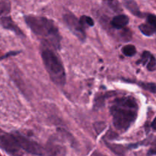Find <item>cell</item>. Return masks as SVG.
Segmentation results:
<instances>
[{"label":"cell","mask_w":156,"mask_h":156,"mask_svg":"<svg viewBox=\"0 0 156 156\" xmlns=\"http://www.w3.org/2000/svg\"><path fill=\"white\" fill-rule=\"evenodd\" d=\"M1 24L4 28L7 29V30H10L13 31L14 33L16 34L18 36L21 37H25L24 33L21 31V29L16 25L15 22L13 21L12 18H11L9 15H2L1 16Z\"/></svg>","instance_id":"obj_7"},{"label":"cell","mask_w":156,"mask_h":156,"mask_svg":"<svg viewBox=\"0 0 156 156\" xmlns=\"http://www.w3.org/2000/svg\"><path fill=\"white\" fill-rule=\"evenodd\" d=\"M41 57L50 79L58 86H63L66 76L63 65L57 54L52 49L44 47L41 51Z\"/></svg>","instance_id":"obj_3"},{"label":"cell","mask_w":156,"mask_h":156,"mask_svg":"<svg viewBox=\"0 0 156 156\" xmlns=\"http://www.w3.org/2000/svg\"><path fill=\"white\" fill-rule=\"evenodd\" d=\"M137 63L146 66V68L149 71H154L156 69V59L155 56L149 51L143 52L141 59L139 60Z\"/></svg>","instance_id":"obj_9"},{"label":"cell","mask_w":156,"mask_h":156,"mask_svg":"<svg viewBox=\"0 0 156 156\" xmlns=\"http://www.w3.org/2000/svg\"><path fill=\"white\" fill-rule=\"evenodd\" d=\"M63 21L69 30L79 38L80 41H84L85 40V30L84 27L81 24L80 21L72 13H66L63 16Z\"/></svg>","instance_id":"obj_6"},{"label":"cell","mask_w":156,"mask_h":156,"mask_svg":"<svg viewBox=\"0 0 156 156\" xmlns=\"http://www.w3.org/2000/svg\"><path fill=\"white\" fill-rule=\"evenodd\" d=\"M14 137L19 144L20 147L28 153L34 155L43 156L45 155V149L36 142L27 139V137L21 135L20 133H13Z\"/></svg>","instance_id":"obj_4"},{"label":"cell","mask_w":156,"mask_h":156,"mask_svg":"<svg viewBox=\"0 0 156 156\" xmlns=\"http://www.w3.org/2000/svg\"><path fill=\"white\" fill-rule=\"evenodd\" d=\"M24 21L36 36L56 49L60 48L61 36L56 24L45 17L26 15Z\"/></svg>","instance_id":"obj_2"},{"label":"cell","mask_w":156,"mask_h":156,"mask_svg":"<svg viewBox=\"0 0 156 156\" xmlns=\"http://www.w3.org/2000/svg\"><path fill=\"white\" fill-rule=\"evenodd\" d=\"M139 28H140V31L143 34L146 36H152L154 34L156 33V27L155 26H154L153 24H151V23L146 21V23H143V24H140L139 26Z\"/></svg>","instance_id":"obj_12"},{"label":"cell","mask_w":156,"mask_h":156,"mask_svg":"<svg viewBox=\"0 0 156 156\" xmlns=\"http://www.w3.org/2000/svg\"><path fill=\"white\" fill-rule=\"evenodd\" d=\"M124 5L133 15H136L137 17H140V18H143V17L146 16L147 14H143V12H140V9L138 7V5L136 4V2L134 1H126L124 2Z\"/></svg>","instance_id":"obj_11"},{"label":"cell","mask_w":156,"mask_h":156,"mask_svg":"<svg viewBox=\"0 0 156 156\" xmlns=\"http://www.w3.org/2000/svg\"><path fill=\"white\" fill-rule=\"evenodd\" d=\"M139 105L133 97L117 98L110 107L114 127L121 132L127 130L136 121Z\"/></svg>","instance_id":"obj_1"},{"label":"cell","mask_w":156,"mask_h":156,"mask_svg":"<svg viewBox=\"0 0 156 156\" xmlns=\"http://www.w3.org/2000/svg\"><path fill=\"white\" fill-rule=\"evenodd\" d=\"M1 147L12 156H21V152L19 144L13 134L2 133L1 135Z\"/></svg>","instance_id":"obj_5"},{"label":"cell","mask_w":156,"mask_h":156,"mask_svg":"<svg viewBox=\"0 0 156 156\" xmlns=\"http://www.w3.org/2000/svg\"><path fill=\"white\" fill-rule=\"evenodd\" d=\"M48 156H65L66 149L62 145L59 144L56 140H50L47 146Z\"/></svg>","instance_id":"obj_8"},{"label":"cell","mask_w":156,"mask_h":156,"mask_svg":"<svg viewBox=\"0 0 156 156\" xmlns=\"http://www.w3.org/2000/svg\"><path fill=\"white\" fill-rule=\"evenodd\" d=\"M139 85L143 88V89L146 90L148 91H150L152 93H155L156 94V84L151 83V82H139Z\"/></svg>","instance_id":"obj_15"},{"label":"cell","mask_w":156,"mask_h":156,"mask_svg":"<svg viewBox=\"0 0 156 156\" xmlns=\"http://www.w3.org/2000/svg\"><path fill=\"white\" fill-rule=\"evenodd\" d=\"M152 128L154 129V130H156V117L153 120L152 123Z\"/></svg>","instance_id":"obj_20"},{"label":"cell","mask_w":156,"mask_h":156,"mask_svg":"<svg viewBox=\"0 0 156 156\" xmlns=\"http://www.w3.org/2000/svg\"><path fill=\"white\" fill-rule=\"evenodd\" d=\"M129 22V18L127 15H118L114 17L111 21V26L115 29L124 28Z\"/></svg>","instance_id":"obj_10"},{"label":"cell","mask_w":156,"mask_h":156,"mask_svg":"<svg viewBox=\"0 0 156 156\" xmlns=\"http://www.w3.org/2000/svg\"><path fill=\"white\" fill-rule=\"evenodd\" d=\"M122 52H123V53L126 56L131 57V56H133L136 53V47L134 45L128 44V45L124 46L122 48Z\"/></svg>","instance_id":"obj_13"},{"label":"cell","mask_w":156,"mask_h":156,"mask_svg":"<svg viewBox=\"0 0 156 156\" xmlns=\"http://www.w3.org/2000/svg\"><path fill=\"white\" fill-rule=\"evenodd\" d=\"M79 21H80L81 24L84 27V29H85V27H93L94 25V20L91 17L87 16V15H82L80 19H79Z\"/></svg>","instance_id":"obj_14"},{"label":"cell","mask_w":156,"mask_h":156,"mask_svg":"<svg viewBox=\"0 0 156 156\" xmlns=\"http://www.w3.org/2000/svg\"><path fill=\"white\" fill-rule=\"evenodd\" d=\"M20 53V52H18V51L10 52V53H7V54H5V56H2V59H4L5 57H8V56H15V54H18V53Z\"/></svg>","instance_id":"obj_19"},{"label":"cell","mask_w":156,"mask_h":156,"mask_svg":"<svg viewBox=\"0 0 156 156\" xmlns=\"http://www.w3.org/2000/svg\"><path fill=\"white\" fill-rule=\"evenodd\" d=\"M148 155H156V139L153 142H152L150 149H149V151H148Z\"/></svg>","instance_id":"obj_18"},{"label":"cell","mask_w":156,"mask_h":156,"mask_svg":"<svg viewBox=\"0 0 156 156\" xmlns=\"http://www.w3.org/2000/svg\"><path fill=\"white\" fill-rule=\"evenodd\" d=\"M10 11V2L8 1H0V12L2 15H5Z\"/></svg>","instance_id":"obj_16"},{"label":"cell","mask_w":156,"mask_h":156,"mask_svg":"<svg viewBox=\"0 0 156 156\" xmlns=\"http://www.w3.org/2000/svg\"><path fill=\"white\" fill-rule=\"evenodd\" d=\"M146 21L151 23L156 27V15L153 14H147L146 15Z\"/></svg>","instance_id":"obj_17"}]
</instances>
